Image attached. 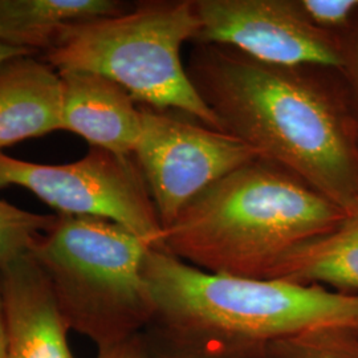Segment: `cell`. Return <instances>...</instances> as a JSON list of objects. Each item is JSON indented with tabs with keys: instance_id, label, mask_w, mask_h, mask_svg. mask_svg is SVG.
<instances>
[{
	"instance_id": "9c48e42d",
	"label": "cell",
	"mask_w": 358,
	"mask_h": 358,
	"mask_svg": "<svg viewBox=\"0 0 358 358\" xmlns=\"http://www.w3.org/2000/svg\"><path fill=\"white\" fill-rule=\"evenodd\" d=\"M4 358H75L51 284L31 254L0 271Z\"/></svg>"
},
{
	"instance_id": "44dd1931",
	"label": "cell",
	"mask_w": 358,
	"mask_h": 358,
	"mask_svg": "<svg viewBox=\"0 0 358 358\" xmlns=\"http://www.w3.org/2000/svg\"><path fill=\"white\" fill-rule=\"evenodd\" d=\"M6 356V340H4V321H3V303H1V288H0V358Z\"/></svg>"
},
{
	"instance_id": "e0dca14e",
	"label": "cell",
	"mask_w": 358,
	"mask_h": 358,
	"mask_svg": "<svg viewBox=\"0 0 358 358\" xmlns=\"http://www.w3.org/2000/svg\"><path fill=\"white\" fill-rule=\"evenodd\" d=\"M303 345L341 358H358V333L353 331L312 334L303 340Z\"/></svg>"
},
{
	"instance_id": "52a82bcc",
	"label": "cell",
	"mask_w": 358,
	"mask_h": 358,
	"mask_svg": "<svg viewBox=\"0 0 358 358\" xmlns=\"http://www.w3.org/2000/svg\"><path fill=\"white\" fill-rule=\"evenodd\" d=\"M141 133L133 157L141 169L162 230L201 192L260 153L230 133L177 110L140 105Z\"/></svg>"
},
{
	"instance_id": "7402d4cb",
	"label": "cell",
	"mask_w": 358,
	"mask_h": 358,
	"mask_svg": "<svg viewBox=\"0 0 358 358\" xmlns=\"http://www.w3.org/2000/svg\"><path fill=\"white\" fill-rule=\"evenodd\" d=\"M356 333H358V329H357V331H356Z\"/></svg>"
},
{
	"instance_id": "3957f363",
	"label": "cell",
	"mask_w": 358,
	"mask_h": 358,
	"mask_svg": "<svg viewBox=\"0 0 358 358\" xmlns=\"http://www.w3.org/2000/svg\"><path fill=\"white\" fill-rule=\"evenodd\" d=\"M345 217L291 170L257 158L186 206L161 248L206 272L269 279L285 256Z\"/></svg>"
},
{
	"instance_id": "d6986e66",
	"label": "cell",
	"mask_w": 358,
	"mask_h": 358,
	"mask_svg": "<svg viewBox=\"0 0 358 358\" xmlns=\"http://www.w3.org/2000/svg\"><path fill=\"white\" fill-rule=\"evenodd\" d=\"M287 349L294 352L296 356H303V358H341L332 353L317 350V349H304V348H287Z\"/></svg>"
},
{
	"instance_id": "7c38bea8",
	"label": "cell",
	"mask_w": 358,
	"mask_h": 358,
	"mask_svg": "<svg viewBox=\"0 0 358 358\" xmlns=\"http://www.w3.org/2000/svg\"><path fill=\"white\" fill-rule=\"evenodd\" d=\"M130 7L120 0H0V43L44 55L65 28Z\"/></svg>"
},
{
	"instance_id": "277c9868",
	"label": "cell",
	"mask_w": 358,
	"mask_h": 358,
	"mask_svg": "<svg viewBox=\"0 0 358 358\" xmlns=\"http://www.w3.org/2000/svg\"><path fill=\"white\" fill-rule=\"evenodd\" d=\"M199 29L194 0H143L125 13L65 28L43 60L57 72L106 77L138 105L177 110L224 131L194 88L180 56Z\"/></svg>"
},
{
	"instance_id": "ffe728a7",
	"label": "cell",
	"mask_w": 358,
	"mask_h": 358,
	"mask_svg": "<svg viewBox=\"0 0 358 358\" xmlns=\"http://www.w3.org/2000/svg\"><path fill=\"white\" fill-rule=\"evenodd\" d=\"M26 55H35L32 52L24 51V50H17V48H13V47H8V45H4L0 43V64L15 59V57H19V56H26Z\"/></svg>"
},
{
	"instance_id": "ac0fdd59",
	"label": "cell",
	"mask_w": 358,
	"mask_h": 358,
	"mask_svg": "<svg viewBox=\"0 0 358 358\" xmlns=\"http://www.w3.org/2000/svg\"><path fill=\"white\" fill-rule=\"evenodd\" d=\"M97 358H152L148 349L142 345L138 337H133L124 343L99 349Z\"/></svg>"
},
{
	"instance_id": "7a4b0ae2",
	"label": "cell",
	"mask_w": 358,
	"mask_h": 358,
	"mask_svg": "<svg viewBox=\"0 0 358 358\" xmlns=\"http://www.w3.org/2000/svg\"><path fill=\"white\" fill-rule=\"evenodd\" d=\"M143 276L153 299L154 320L180 343L213 353L358 329V294L211 273L159 247L149 250Z\"/></svg>"
},
{
	"instance_id": "6da1fadb",
	"label": "cell",
	"mask_w": 358,
	"mask_h": 358,
	"mask_svg": "<svg viewBox=\"0 0 358 358\" xmlns=\"http://www.w3.org/2000/svg\"><path fill=\"white\" fill-rule=\"evenodd\" d=\"M186 69L226 133L346 214L357 208V130L338 68L266 64L229 47L194 44Z\"/></svg>"
},
{
	"instance_id": "9a60e30c",
	"label": "cell",
	"mask_w": 358,
	"mask_h": 358,
	"mask_svg": "<svg viewBox=\"0 0 358 358\" xmlns=\"http://www.w3.org/2000/svg\"><path fill=\"white\" fill-rule=\"evenodd\" d=\"M300 10L316 28L341 35L358 15V0H297Z\"/></svg>"
},
{
	"instance_id": "30bf717a",
	"label": "cell",
	"mask_w": 358,
	"mask_h": 358,
	"mask_svg": "<svg viewBox=\"0 0 358 358\" xmlns=\"http://www.w3.org/2000/svg\"><path fill=\"white\" fill-rule=\"evenodd\" d=\"M63 87V130L121 155H133L141 133L140 105L106 77L59 72Z\"/></svg>"
},
{
	"instance_id": "2e32d148",
	"label": "cell",
	"mask_w": 358,
	"mask_h": 358,
	"mask_svg": "<svg viewBox=\"0 0 358 358\" xmlns=\"http://www.w3.org/2000/svg\"><path fill=\"white\" fill-rule=\"evenodd\" d=\"M338 44L341 59L338 71L345 85L358 138V15L353 23L338 35Z\"/></svg>"
},
{
	"instance_id": "4fadbf2b",
	"label": "cell",
	"mask_w": 358,
	"mask_h": 358,
	"mask_svg": "<svg viewBox=\"0 0 358 358\" xmlns=\"http://www.w3.org/2000/svg\"><path fill=\"white\" fill-rule=\"evenodd\" d=\"M269 279L358 294V207L334 230L285 256Z\"/></svg>"
},
{
	"instance_id": "8992f818",
	"label": "cell",
	"mask_w": 358,
	"mask_h": 358,
	"mask_svg": "<svg viewBox=\"0 0 358 358\" xmlns=\"http://www.w3.org/2000/svg\"><path fill=\"white\" fill-rule=\"evenodd\" d=\"M10 186L35 194L57 215L109 220L155 247L162 245L164 230L133 155L90 146L75 162L43 165L0 152V189Z\"/></svg>"
},
{
	"instance_id": "5bb4252c",
	"label": "cell",
	"mask_w": 358,
	"mask_h": 358,
	"mask_svg": "<svg viewBox=\"0 0 358 358\" xmlns=\"http://www.w3.org/2000/svg\"><path fill=\"white\" fill-rule=\"evenodd\" d=\"M56 215L35 214L0 199V271L29 254L34 242L48 230Z\"/></svg>"
},
{
	"instance_id": "5b68a950",
	"label": "cell",
	"mask_w": 358,
	"mask_h": 358,
	"mask_svg": "<svg viewBox=\"0 0 358 358\" xmlns=\"http://www.w3.org/2000/svg\"><path fill=\"white\" fill-rule=\"evenodd\" d=\"M152 247L109 220L56 214L29 254L51 284L68 328L103 349L136 337L154 320L143 276Z\"/></svg>"
},
{
	"instance_id": "ba28073f",
	"label": "cell",
	"mask_w": 358,
	"mask_h": 358,
	"mask_svg": "<svg viewBox=\"0 0 358 358\" xmlns=\"http://www.w3.org/2000/svg\"><path fill=\"white\" fill-rule=\"evenodd\" d=\"M194 44L234 48L266 63L340 68L338 36L308 22L297 0H194Z\"/></svg>"
},
{
	"instance_id": "8fae6325",
	"label": "cell",
	"mask_w": 358,
	"mask_h": 358,
	"mask_svg": "<svg viewBox=\"0 0 358 358\" xmlns=\"http://www.w3.org/2000/svg\"><path fill=\"white\" fill-rule=\"evenodd\" d=\"M57 130H63L59 72L36 55L0 64V152Z\"/></svg>"
}]
</instances>
